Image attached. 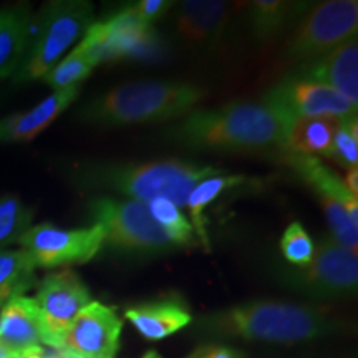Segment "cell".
Segmentation results:
<instances>
[{"instance_id":"1","label":"cell","mask_w":358,"mask_h":358,"mask_svg":"<svg viewBox=\"0 0 358 358\" xmlns=\"http://www.w3.org/2000/svg\"><path fill=\"white\" fill-rule=\"evenodd\" d=\"M290 123L266 101H232L196 110L169 129V138L192 150L282 151Z\"/></svg>"},{"instance_id":"2","label":"cell","mask_w":358,"mask_h":358,"mask_svg":"<svg viewBox=\"0 0 358 358\" xmlns=\"http://www.w3.org/2000/svg\"><path fill=\"white\" fill-rule=\"evenodd\" d=\"M337 320L324 308L303 303L254 301L201 315L196 334L208 340L299 343L337 330Z\"/></svg>"},{"instance_id":"3","label":"cell","mask_w":358,"mask_h":358,"mask_svg":"<svg viewBox=\"0 0 358 358\" xmlns=\"http://www.w3.org/2000/svg\"><path fill=\"white\" fill-rule=\"evenodd\" d=\"M217 174H224V169L179 159L150 163L90 161L77 169L75 182L85 189L115 192L145 204L163 198L181 209L196 185Z\"/></svg>"},{"instance_id":"4","label":"cell","mask_w":358,"mask_h":358,"mask_svg":"<svg viewBox=\"0 0 358 358\" xmlns=\"http://www.w3.org/2000/svg\"><path fill=\"white\" fill-rule=\"evenodd\" d=\"M204 93L198 85L187 82H133L92 98L78 110V118L98 128L168 122L186 116Z\"/></svg>"},{"instance_id":"5","label":"cell","mask_w":358,"mask_h":358,"mask_svg":"<svg viewBox=\"0 0 358 358\" xmlns=\"http://www.w3.org/2000/svg\"><path fill=\"white\" fill-rule=\"evenodd\" d=\"M95 7L87 0H55L42 7L32 20L29 48L13 73L15 82H32L62 60L64 53L93 24Z\"/></svg>"},{"instance_id":"6","label":"cell","mask_w":358,"mask_h":358,"mask_svg":"<svg viewBox=\"0 0 358 358\" xmlns=\"http://www.w3.org/2000/svg\"><path fill=\"white\" fill-rule=\"evenodd\" d=\"M92 226H100L105 244L136 256H158L176 249L148 206L134 199L98 196L88 204Z\"/></svg>"},{"instance_id":"7","label":"cell","mask_w":358,"mask_h":358,"mask_svg":"<svg viewBox=\"0 0 358 358\" xmlns=\"http://www.w3.org/2000/svg\"><path fill=\"white\" fill-rule=\"evenodd\" d=\"M287 289L319 301L350 297L358 285V259L335 243L330 236L322 237L315 254L306 266H285L277 271Z\"/></svg>"},{"instance_id":"8","label":"cell","mask_w":358,"mask_h":358,"mask_svg":"<svg viewBox=\"0 0 358 358\" xmlns=\"http://www.w3.org/2000/svg\"><path fill=\"white\" fill-rule=\"evenodd\" d=\"M282 159L320 199L329 222L330 237L352 252L358 245V201L343 179L319 158L282 150Z\"/></svg>"},{"instance_id":"9","label":"cell","mask_w":358,"mask_h":358,"mask_svg":"<svg viewBox=\"0 0 358 358\" xmlns=\"http://www.w3.org/2000/svg\"><path fill=\"white\" fill-rule=\"evenodd\" d=\"M357 0H327L308 8L290 35L285 58L294 64H308L332 52L347 40L357 38Z\"/></svg>"},{"instance_id":"10","label":"cell","mask_w":358,"mask_h":358,"mask_svg":"<svg viewBox=\"0 0 358 358\" xmlns=\"http://www.w3.org/2000/svg\"><path fill=\"white\" fill-rule=\"evenodd\" d=\"M37 267H60L92 261L105 245L100 226L62 229L50 222L30 227L19 243Z\"/></svg>"},{"instance_id":"11","label":"cell","mask_w":358,"mask_h":358,"mask_svg":"<svg viewBox=\"0 0 358 358\" xmlns=\"http://www.w3.org/2000/svg\"><path fill=\"white\" fill-rule=\"evenodd\" d=\"M45 332V345L60 350L71 322L92 302L82 279L70 268L52 272L40 282L34 297Z\"/></svg>"},{"instance_id":"12","label":"cell","mask_w":358,"mask_h":358,"mask_svg":"<svg viewBox=\"0 0 358 358\" xmlns=\"http://www.w3.org/2000/svg\"><path fill=\"white\" fill-rule=\"evenodd\" d=\"M262 101L271 105L292 124L295 120L308 116H350L357 106L345 96L325 85L307 82L295 77L285 78L264 95Z\"/></svg>"},{"instance_id":"13","label":"cell","mask_w":358,"mask_h":358,"mask_svg":"<svg viewBox=\"0 0 358 358\" xmlns=\"http://www.w3.org/2000/svg\"><path fill=\"white\" fill-rule=\"evenodd\" d=\"M122 329L113 308L92 301L71 322L57 352L65 358H115Z\"/></svg>"},{"instance_id":"14","label":"cell","mask_w":358,"mask_h":358,"mask_svg":"<svg viewBox=\"0 0 358 358\" xmlns=\"http://www.w3.org/2000/svg\"><path fill=\"white\" fill-rule=\"evenodd\" d=\"M45 332L32 297L19 295L0 308V347L15 358L43 350Z\"/></svg>"},{"instance_id":"15","label":"cell","mask_w":358,"mask_h":358,"mask_svg":"<svg viewBox=\"0 0 358 358\" xmlns=\"http://www.w3.org/2000/svg\"><path fill=\"white\" fill-rule=\"evenodd\" d=\"M290 77L320 83L345 96L358 106V43L357 38L347 40L332 52L317 60L303 64Z\"/></svg>"},{"instance_id":"16","label":"cell","mask_w":358,"mask_h":358,"mask_svg":"<svg viewBox=\"0 0 358 358\" xmlns=\"http://www.w3.org/2000/svg\"><path fill=\"white\" fill-rule=\"evenodd\" d=\"M78 87L53 92L25 113H15L0 118V143L32 141L47 129L69 106L77 100Z\"/></svg>"},{"instance_id":"17","label":"cell","mask_w":358,"mask_h":358,"mask_svg":"<svg viewBox=\"0 0 358 358\" xmlns=\"http://www.w3.org/2000/svg\"><path fill=\"white\" fill-rule=\"evenodd\" d=\"M229 15V3L222 0H186L178 7V34L196 45L219 40Z\"/></svg>"},{"instance_id":"18","label":"cell","mask_w":358,"mask_h":358,"mask_svg":"<svg viewBox=\"0 0 358 358\" xmlns=\"http://www.w3.org/2000/svg\"><path fill=\"white\" fill-rule=\"evenodd\" d=\"M32 10L27 3L0 7V80L19 69L32 34Z\"/></svg>"},{"instance_id":"19","label":"cell","mask_w":358,"mask_h":358,"mask_svg":"<svg viewBox=\"0 0 358 358\" xmlns=\"http://www.w3.org/2000/svg\"><path fill=\"white\" fill-rule=\"evenodd\" d=\"M124 317L145 340H163L192 322L189 310L179 301H159L128 308Z\"/></svg>"},{"instance_id":"20","label":"cell","mask_w":358,"mask_h":358,"mask_svg":"<svg viewBox=\"0 0 358 358\" xmlns=\"http://www.w3.org/2000/svg\"><path fill=\"white\" fill-rule=\"evenodd\" d=\"M343 118L342 116H308V118L295 120L287 131L284 150L303 156H313V158L325 156L332 159L334 138Z\"/></svg>"},{"instance_id":"21","label":"cell","mask_w":358,"mask_h":358,"mask_svg":"<svg viewBox=\"0 0 358 358\" xmlns=\"http://www.w3.org/2000/svg\"><path fill=\"white\" fill-rule=\"evenodd\" d=\"M310 2L256 0L249 7V25L257 40H268L299 20L310 8Z\"/></svg>"},{"instance_id":"22","label":"cell","mask_w":358,"mask_h":358,"mask_svg":"<svg viewBox=\"0 0 358 358\" xmlns=\"http://www.w3.org/2000/svg\"><path fill=\"white\" fill-rule=\"evenodd\" d=\"M248 178L243 174H217V176L208 178L201 181L199 185L194 186L191 191L189 198H187V209H189V216L192 219L191 226L194 229V234L199 237L201 244L204 249L211 250V243H209L208 231H206V219L204 211L208 206H211L222 192L234 189V187L244 185Z\"/></svg>"},{"instance_id":"23","label":"cell","mask_w":358,"mask_h":358,"mask_svg":"<svg viewBox=\"0 0 358 358\" xmlns=\"http://www.w3.org/2000/svg\"><path fill=\"white\" fill-rule=\"evenodd\" d=\"M37 268L34 259L24 249L0 252V308L34 287Z\"/></svg>"},{"instance_id":"24","label":"cell","mask_w":358,"mask_h":358,"mask_svg":"<svg viewBox=\"0 0 358 358\" xmlns=\"http://www.w3.org/2000/svg\"><path fill=\"white\" fill-rule=\"evenodd\" d=\"M35 211L19 196H0V252L8 245L17 244L22 236L32 227Z\"/></svg>"},{"instance_id":"25","label":"cell","mask_w":358,"mask_h":358,"mask_svg":"<svg viewBox=\"0 0 358 358\" xmlns=\"http://www.w3.org/2000/svg\"><path fill=\"white\" fill-rule=\"evenodd\" d=\"M146 206L155 221L163 227V231L166 232L176 248H189L191 244L194 245V229L176 204H173L168 199L158 198Z\"/></svg>"},{"instance_id":"26","label":"cell","mask_w":358,"mask_h":358,"mask_svg":"<svg viewBox=\"0 0 358 358\" xmlns=\"http://www.w3.org/2000/svg\"><path fill=\"white\" fill-rule=\"evenodd\" d=\"M93 69L95 66L90 64L87 57L75 48L65 58H62L42 80L53 92H62V90L77 88L78 83L92 75Z\"/></svg>"},{"instance_id":"27","label":"cell","mask_w":358,"mask_h":358,"mask_svg":"<svg viewBox=\"0 0 358 358\" xmlns=\"http://www.w3.org/2000/svg\"><path fill=\"white\" fill-rule=\"evenodd\" d=\"M280 252L290 266H306L315 254V244L301 222H292L280 237Z\"/></svg>"},{"instance_id":"28","label":"cell","mask_w":358,"mask_h":358,"mask_svg":"<svg viewBox=\"0 0 358 358\" xmlns=\"http://www.w3.org/2000/svg\"><path fill=\"white\" fill-rule=\"evenodd\" d=\"M334 161L345 168H353L358 163V123L357 115L343 118L334 138Z\"/></svg>"},{"instance_id":"29","label":"cell","mask_w":358,"mask_h":358,"mask_svg":"<svg viewBox=\"0 0 358 358\" xmlns=\"http://www.w3.org/2000/svg\"><path fill=\"white\" fill-rule=\"evenodd\" d=\"M174 6L171 0H140L136 3V12L148 27H153L155 22L163 19L166 12Z\"/></svg>"},{"instance_id":"30","label":"cell","mask_w":358,"mask_h":358,"mask_svg":"<svg viewBox=\"0 0 358 358\" xmlns=\"http://www.w3.org/2000/svg\"><path fill=\"white\" fill-rule=\"evenodd\" d=\"M186 358H245L237 348L219 345V343H204L192 350Z\"/></svg>"},{"instance_id":"31","label":"cell","mask_w":358,"mask_h":358,"mask_svg":"<svg viewBox=\"0 0 358 358\" xmlns=\"http://www.w3.org/2000/svg\"><path fill=\"white\" fill-rule=\"evenodd\" d=\"M345 186H347V189L352 192L353 196H355V198H358V171H357V166H353V168H348V171H347V178H345Z\"/></svg>"},{"instance_id":"32","label":"cell","mask_w":358,"mask_h":358,"mask_svg":"<svg viewBox=\"0 0 358 358\" xmlns=\"http://www.w3.org/2000/svg\"><path fill=\"white\" fill-rule=\"evenodd\" d=\"M27 358H62V355H60V352H57V350H52V352L42 350V352L34 353V355H30Z\"/></svg>"},{"instance_id":"33","label":"cell","mask_w":358,"mask_h":358,"mask_svg":"<svg viewBox=\"0 0 358 358\" xmlns=\"http://www.w3.org/2000/svg\"><path fill=\"white\" fill-rule=\"evenodd\" d=\"M143 358H163V357H161L158 352H155V350H150V352H146V355L143 357Z\"/></svg>"},{"instance_id":"34","label":"cell","mask_w":358,"mask_h":358,"mask_svg":"<svg viewBox=\"0 0 358 358\" xmlns=\"http://www.w3.org/2000/svg\"><path fill=\"white\" fill-rule=\"evenodd\" d=\"M0 358H15L12 355V353H8L7 350H3L2 347H0Z\"/></svg>"},{"instance_id":"35","label":"cell","mask_w":358,"mask_h":358,"mask_svg":"<svg viewBox=\"0 0 358 358\" xmlns=\"http://www.w3.org/2000/svg\"><path fill=\"white\" fill-rule=\"evenodd\" d=\"M60 355H62V353H60ZM62 358H65V357H64V355H62Z\"/></svg>"}]
</instances>
